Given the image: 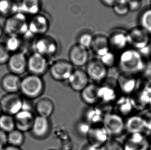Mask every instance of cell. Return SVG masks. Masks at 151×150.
Masks as SVG:
<instances>
[{
  "label": "cell",
  "mask_w": 151,
  "mask_h": 150,
  "mask_svg": "<svg viewBox=\"0 0 151 150\" xmlns=\"http://www.w3.org/2000/svg\"><path fill=\"white\" fill-rule=\"evenodd\" d=\"M4 33V31H3V29H2L1 26H0V38L2 37V35Z\"/></svg>",
  "instance_id": "cell-48"
},
{
  "label": "cell",
  "mask_w": 151,
  "mask_h": 150,
  "mask_svg": "<svg viewBox=\"0 0 151 150\" xmlns=\"http://www.w3.org/2000/svg\"><path fill=\"white\" fill-rule=\"evenodd\" d=\"M101 150H124L123 144L116 139L110 138L101 147Z\"/></svg>",
  "instance_id": "cell-39"
},
{
  "label": "cell",
  "mask_w": 151,
  "mask_h": 150,
  "mask_svg": "<svg viewBox=\"0 0 151 150\" xmlns=\"http://www.w3.org/2000/svg\"><path fill=\"white\" fill-rule=\"evenodd\" d=\"M131 96L133 106L135 110H144L149 106L151 98V86H145L139 90L137 89Z\"/></svg>",
  "instance_id": "cell-21"
},
{
  "label": "cell",
  "mask_w": 151,
  "mask_h": 150,
  "mask_svg": "<svg viewBox=\"0 0 151 150\" xmlns=\"http://www.w3.org/2000/svg\"><path fill=\"white\" fill-rule=\"evenodd\" d=\"M19 5V12L32 16L39 14L42 8L41 0H21Z\"/></svg>",
  "instance_id": "cell-30"
},
{
  "label": "cell",
  "mask_w": 151,
  "mask_h": 150,
  "mask_svg": "<svg viewBox=\"0 0 151 150\" xmlns=\"http://www.w3.org/2000/svg\"><path fill=\"white\" fill-rule=\"evenodd\" d=\"M8 144L13 146L20 147L25 141L24 133L15 129L7 134Z\"/></svg>",
  "instance_id": "cell-32"
},
{
  "label": "cell",
  "mask_w": 151,
  "mask_h": 150,
  "mask_svg": "<svg viewBox=\"0 0 151 150\" xmlns=\"http://www.w3.org/2000/svg\"><path fill=\"white\" fill-rule=\"evenodd\" d=\"M19 12V5L14 0H0V14L9 16Z\"/></svg>",
  "instance_id": "cell-31"
},
{
  "label": "cell",
  "mask_w": 151,
  "mask_h": 150,
  "mask_svg": "<svg viewBox=\"0 0 151 150\" xmlns=\"http://www.w3.org/2000/svg\"><path fill=\"white\" fill-rule=\"evenodd\" d=\"M81 150H101V148L87 142L82 146Z\"/></svg>",
  "instance_id": "cell-45"
},
{
  "label": "cell",
  "mask_w": 151,
  "mask_h": 150,
  "mask_svg": "<svg viewBox=\"0 0 151 150\" xmlns=\"http://www.w3.org/2000/svg\"><path fill=\"white\" fill-rule=\"evenodd\" d=\"M75 67L65 60H58L50 65L49 72L52 79L58 82L67 81Z\"/></svg>",
  "instance_id": "cell-7"
},
{
  "label": "cell",
  "mask_w": 151,
  "mask_h": 150,
  "mask_svg": "<svg viewBox=\"0 0 151 150\" xmlns=\"http://www.w3.org/2000/svg\"><path fill=\"white\" fill-rule=\"evenodd\" d=\"M125 132L128 134L145 133V125L141 115H132L125 120Z\"/></svg>",
  "instance_id": "cell-27"
},
{
  "label": "cell",
  "mask_w": 151,
  "mask_h": 150,
  "mask_svg": "<svg viewBox=\"0 0 151 150\" xmlns=\"http://www.w3.org/2000/svg\"><path fill=\"white\" fill-rule=\"evenodd\" d=\"M29 22L27 16L21 12L17 13L7 19L3 31L8 36H17L29 35Z\"/></svg>",
  "instance_id": "cell-3"
},
{
  "label": "cell",
  "mask_w": 151,
  "mask_h": 150,
  "mask_svg": "<svg viewBox=\"0 0 151 150\" xmlns=\"http://www.w3.org/2000/svg\"><path fill=\"white\" fill-rule=\"evenodd\" d=\"M86 66L85 71L92 82L100 84L107 78L108 69L99 59L90 60Z\"/></svg>",
  "instance_id": "cell-9"
},
{
  "label": "cell",
  "mask_w": 151,
  "mask_h": 150,
  "mask_svg": "<svg viewBox=\"0 0 151 150\" xmlns=\"http://www.w3.org/2000/svg\"><path fill=\"white\" fill-rule=\"evenodd\" d=\"M105 111L100 106H88L84 110L82 119L89 124L91 126L102 125Z\"/></svg>",
  "instance_id": "cell-20"
},
{
  "label": "cell",
  "mask_w": 151,
  "mask_h": 150,
  "mask_svg": "<svg viewBox=\"0 0 151 150\" xmlns=\"http://www.w3.org/2000/svg\"><path fill=\"white\" fill-rule=\"evenodd\" d=\"M55 150V149H50V150Z\"/></svg>",
  "instance_id": "cell-53"
},
{
  "label": "cell",
  "mask_w": 151,
  "mask_h": 150,
  "mask_svg": "<svg viewBox=\"0 0 151 150\" xmlns=\"http://www.w3.org/2000/svg\"><path fill=\"white\" fill-rule=\"evenodd\" d=\"M112 7L114 12L120 16H124L129 12L128 4H116Z\"/></svg>",
  "instance_id": "cell-40"
},
{
  "label": "cell",
  "mask_w": 151,
  "mask_h": 150,
  "mask_svg": "<svg viewBox=\"0 0 151 150\" xmlns=\"http://www.w3.org/2000/svg\"><path fill=\"white\" fill-rule=\"evenodd\" d=\"M149 108L150 110L151 111V98L150 100L149 104Z\"/></svg>",
  "instance_id": "cell-49"
},
{
  "label": "cell",
  "mask_w": 151,
  "mask_h": 150,
  "mask_svg": "<svg viewBox=\"0 0 151 150\" xmlns=\"http://www.w3.org/2000/svg\"><path fill=\"white\" fill-rule=\"evenodd\" d=\"M8 144L7 133L0 130V150Z\"/></svg>",
  "instance_id": "cell-44"
},
{
  "label": "cell",
  "mask_w": 151,
  "mask_h": 150,
  "mask_svg": "<svg viewBox=\"0 0 151 150\" xmlns=\"http://www.w3.org/2000/svg\"><path fill=\"white\" fill-rule=\"evenodd\" d=\"M45 90V83L42 77L29 74L21 79L20 91L26 99H37L44 93Z\"/></svg>",
  "instance_id": "cell-2"
},
{
  "label": "cell",
  "mask_w": 151,
  "mask_h": 150,
  "mask_svg": "<svg viewBox=\"0 0 151 150\" xmlns=\"http://www.w3.org/2000/svg\"><path fill=\"white\" fill-rule=\"evenodd\" d=\"M119 91L123 95L130 96L138 89V80L136 76L120 73L116 79Z\"/></svg>",
  "instance_id": "cell-16"
},
{
  "label": "cell",
  "mask_w": 151,
  "mask_h": 150,
  "mask_svg": "<svg viewBox=\"0 0 151 150\" xmlns=\"http://www.w3.org/2000/svg\"><path fill=\"white\" fill-rule=\"evenodd\" d=\"M10 56V53L7 50L4 44H0V65L7 64Z\"/></svg>",
  "instance_id": "cell-41"
},
{
  "label": "cell",
  "mask_w": 151,
  "mask_h": 150,
  "mask_svg": "<svg viewBox=\"0 0 151 150\" xmlns=\"http://www.w3.org/2000/svg\"><path fill=\"white\" fill-rule=\"evenodd\" d=\"M23 99L18 93L7 94L0 101L2 112L14 116L22 110Z\"/></svg>",
  "instance_id": "cell-12"
},
{
  "label": "cell",
  "mask_w": 151,
  "mask_h": 150,
  "mask_svg": "<svg viewBox=\"0 0 151 150\" xmlns=\"http://www.w3.org/2000/svg\"><path fill=\"white\" fill-rule=\"evenodd\" d=\"M102 126L110 138L119 137L126 132L124 118L113 110L105 113Z\"/></svg>",
  "instance_id": "cell-4"
},
{
  "label": "cell",
  "mask_w": 151,
  "mask_h": 150,
  "mask_svg": "<svg viewBox=\"0 0 151 150\" xmlns=\"http://www.w3.org/2000/svg\"><path fill=\"white\" fill-rule=\"evenodd\" d=\"M98 59L108 69L114 67L117 64L118 57L115 53L111 50Z\"/></svg>",
  "instance_id": "cell-37"
},
{
  "label": "cell",
  "mask_w": 151,
  "mask_h": 150,
  "mask_svg": "<svg viewBox=\"0 0 151 150\" xmlns=\"http://www.w3.org/2000/svg\"><path fill=\"white\" fill-rule=\"evenodd\" d=\"M67 82L73 91L80 93L90 83V79L85 70L81 68H76Z\"/></svg>",
  "instance_id": "cell-18"
},
{
  "label": "cell",
  "mask_w": 151,
  "mask_h": 150,
  "mask_svg": "<svg viewBox=\"0 0 151 150\" xmlns=\"http://www.w3.org/2000/svg\"><path fill=\"white\" fill-rule=\"evenodd\" d=\"M22 44L20 38L17 36H8L4 45L9 53L18 52Z\"/></svg>",
  "instance_id": "cell-36"
},
{
  "label": "cell",
  "mask_w": 151,
  "mask_h": 150,
  "mask_svg": "<svg viewBox=\"0 0 151 150\" xmlns=\"http://www.w3.org/2000/svg\"><path fill=\"white\" fill-rule=\"evenodd\" d=\"M90 49L99 58L105 55L110 51L108 37L103 35L95 36Z\"/></svg>",
  "instance_id": "cell-29"
},
{
  "label": "cell",
  "mask_w": 151,
  "mask_h": 150,
  "mask_svg": "<svg viewBox=\"0 0 151 150\" xmlns=\"http://www.w3.org/2000/svg\"><path fill=\"white\" fill-rule=\"evenodd\" d=\"M1 150H22L20 147L13 146L9 144H7L6 146H4Z\"/></svg>",
  "instance_id": "cell-47"
},
{
  "label": "cell",
  "mask_w": 151,
  "mask_h": 150,
  "mask_svg": "<svg viewBox=\"0 0 151 150\" xmlns=\"http://www.w3.org/2000/svg\"><path fill=\"white\" fill-rule=\"evenodd\" d=\"M21 81L19 76L10 73L2 78L1 85L7 94H17L20 91Z\"/></svg>",
  "instance_id": "cell-26"
},
{
  "label": "cell",
  "mask_w": 151,
  "mask_h": 150,
  "mask_svg": "<svg viewBox=\"0 0 151 150\" xmlns=\"http://www.w3.org/2000/svg\"><path fill=\"white\" fill-rule=\"evenodd\" d=\"M139 26L151 35V7L143 10L139 17Z\"/></svg>",
  "instance_id": "cell-34"
},
{
  "label": "cell",
  "mask_w": 151,
  "mask_h": 150,
  "mask_svg": "<svg viewBox=\"0 0 151 150\" xmlns=\"http://www.w3.org/2000/svg\"><path fill=\"white\" fill-rule=\"evenodd\" d=\"M110 137L102 125L91 126L86 139L88 143L101 147Z\"/></svg>",
  "instance_id": "cell-22"
},
{
  "label": "cell",
  "mask_w": 151,
  "mask_h": 150,
  "mask_svg": "<svg viewBox=\"0 0 151 150\" xmlns=\"http://www.w3.org/2000/svg\"><path fill=\"white\" fill-rule=\"evenodd\" d=\"M129 10L132 12H135L139 10L141 8V1H135V0H129L128 3Z\"/></svg>",
  "instance_id": "cell-43"
},
{
  "label": "cell",
  "mask_w": 151,
  "mask_h": 150,
  "mask_svg": "<svg viewBox=\"0 0 151 150\" xmlns=\"http://www.w3.org/2000/svg\"><path fill=\"white\" fill-rule=\"evenodd\" d=\"M50 26L49 19L45 15L37 14L29 22V35L40 37L46 35Z\"/></svg>",
  "instance_id": "cell-14"
},
{
  "label": "cell",
  "mask_w": 151,
  "mask_h": 150,
  "mask_svg": "<svg viewBox=\"0 0 151 150\" xmlns=\"http://www.w3.org/2000/svg\"><path fill=\"white\" fill-rule=\"evenodd\" d=\"M15 129L14 116L7 114H2L0 115V130L8 134Z\"/></svg>",
  "instance_id": "cell-33"
},
{
  "label": "cell",
  "mask_w": 151,
  "mask_h": 150,
  "mask_svg": "<svg viewBox=\"0 0 151 150\" xmlns=\"http://www.w3.org/2000/svg\"><path fill=\"white\" fill-rule=\"evenodd\" d=\"M34 52L48 59L57 54L58 44L55 39L45 35L38 37L34 44Z\"/></svg>",
  "instance_id": "cell-6"
},
{
  "label": "cell",
  "mask_w": 151,
  "mask_h": 150,
  "mask_svg": "<svg viewBox=\"0 0 151 150\" xmlns=\"http://www.w3.org/2000/svg\"><path fill=\"white\" fill-rule=\"evenodd\" d=\"M35 116L34 112L21 110L14 116L16 129L24 133L30 131Z\"/></svg>",
  "instance_id": "cell-23"
},
{
  "label": "cell",
  "mask_w": 151,
  "mask_h": 150,
  "mask_svg": "<svg viewBox=\"0 0 151 150\" xmlns=\"http://www.w3.org/2000/svg\"><path fill=\"white\" fill-rule=\"evenodd\" d=\"M48 59L34 52L27 57V71L30 74L42 77L47 73L49 69Z\"/></svg>",
  "instance_id": "cell-10"
},
{
  "label": "cell",
  "mask_w": 151,
  "mask_h": 150,
  "mask_svg": "<svg viewBox=\"0 0 151 150\" xmlns=\"http://www.w3.org/2000/svg\"><path fill=\"white\" fill-rule=\"evenodd\" d=\"M135 1H141V0H135Z\"/></svg>",
  "instance_id": "cell-54"
},
{
  "label": "cell",
  "mask_w": 151,
  "mask_h": 150,
  "mask_svg": "<svg viewBox=\"0 0 151 150\" xmlns=\"http://www.w3.org/2000/svg\"><path fill=\"white\" fill-rule=\"evenodd\" d=\"M150 5H151L150 7H151V0H150Z\"/></svg>",
  "instance_id": "cell-52"
},
{
  "label": "cell",
  "mask_w": 151,
  "mask_h": 150,
  "mask_svg": "<svg viewBox=\"0 0 151 150\" xmlns=\"http://www.w3.org/2000/svg\"><path fill=\"white\" fill-rule=\"evenodd\" d=\"M149 150H151V148Z\"/></svg>",
  "instance_id": "cell-55"
},
{
  "label": "cell",
  "mask_w": 151,
  "mask_h": 150,
  "mask_svg": "<svg viewBox=\"0 0 151 150\" xmlns=\"http://www.w3.org/2000/svg\"><path fill=\"white\" fill-rule=\"evenodd\" d=\"M91 126L85 120L81 119L76 122L74 125V131L78 137L81 138H86L90 131Z\"/></svg>",
  "instance_id": "cell-35"
},
{
  "label": "cell",
  "mask_w": 151,
  "mask_h": 150,
  "mask_svg": "<svg viewBox=\"0 0 151 150\" xmlns=\"http://www.w3.org/2000/svg\"><path fill=\"white\" fill-rule=\"evenodd\" d=\"M93 38L94 36L89 32L82 33L78 37L77 43L81 46L89 49L92 44Z\"/></svg>",
  "instance_id": "cell-38"
},
{
  "label": "cell",
  "mask_w": 151,
  "mask_h": 150,
  "mask_svg": "<svg viewBox=\"0 0 151 150\" xmlns=\"http://www.w3.org/2000/svg\"><path fill=\"white\" fill-rule=\"evenodd\" d=\"M119 93L116 80L108 81L107 78L104 82L99 84V104L103 106H113L120 96Z\"/></svg>",
  "instance_id": "cell-5"
},
{
  "label": "cell",
  "mask_w": 151,
  "mask_h": 150,
  "mask_svg": "<svg viewBox=\"0 0 151 150\" xmlns=\"http://www.w3.org/2000/svg\"><path fill=\"white\" fill-rule=\"evenodd\" d=\"M124 150H149V138L145 133L128 134L123 143Z\"/></svg>",
  "instance_id": "cell-13"
},
{
  "label": "cell",
  "mask_w": 151,
  "mask_h": 150,
  "mask_svg": "<svg viewBox=\"0 0 151 150\" xmlns=\"http://www.w3.org/2000/svg\"><path fill=\"white\" fill-rule=\"evenodd\" d=\"M70 62L74 67L81 68L86 66L89 61V49L76 43L70 49L69 51Z\"/></svg>",
  "instance_id": "cell-15"
},
{
  "label": "cell",
  "mask_w": 151,
  "mask_h": 150,
  "mask_svg": "<svg viewBox=\"0 0 151 150\" xmlns=\"http://www.w3.org/2000/svg\"><path fill=\"white\" fill-rule=\"evenodd\" d=\"M116 65L120 73L134 76L142 73L146 67L145 59L141 54L131 47L120 53Z\"/></svg>",
  "instance_id": "cell-1"
},
{
  "label": "cell",
  "mask_w": 151,
  "mask_h": 150,
  "mask_svg": "<svg viewBox=\"0 0 151 150\" xmlns=\"http://www.w3.org/2000/svg\"><path fill=\"white\" fill-rule=\"evenodd\" d=\"M99 84L90 82L80 92V97L82 101L88 106H98L99 104L98 95Z\"/></svg>",
  "instance_id": "cell-24"
},
{
  "label": "cell",
  "mask_w": 151,
  "mask_h": 150,
  "mask_svg": "<svg viewBox=\"0 0 151 150\" xmlns=\"http://www.w3.org/2000/svg\"><path fill=\"white\" fill-rule=\"evenodd\" d=\"M111 51L120 53L129 45L128 31L118 30L113 31L108 37Z\"/></svg>",
  "instance_id": "cell-19"
},
{
  "label": "cell",
  "mask_w": 151,
  "mask_h": 150,
  "mask_svg": "<svg viewBox=\"0 0 151 150\" xmlns=\"http://www.w3.org/2000/svg\"><path fill=\"white\" fill-rule=\"evenodd\" d=\"M104 5L108 7H113L116 4L117 0H100Z\"/></svg>",
  "instance_id": "cell-46"
},
{
  "label": "cell",
  "mask_w": 151,
  "mask_h": 150,
  "mask_svg": "<svg viewBox=\"0 0 151 150\" xmlns=\"http://www.w3.org/2000/svg\"><path fill=\"white\" fill-rule=\"evenodd\" d=\"M129 45L140 51L150 45L151 35L141 27H135L128 31Z\"/></svg>",
  "instance_id": "cell-8"
},
{
  "label": "cell",
  "mask_w": 151,
  "mask_h": 150,
  "mask_svg": "<svg viewBox=\"0 0 151 150\" xmlns=\"http://www.w3.org/2000/svg\"><path fill=\"white\" fill-rule=\"evenodd\" d=\"M149 138L150 142L151 147V133H150V137H149Z\"/></svg>",
  "instance_id": "cell-50"
},
{
  "label": "cell",
  "mask_w": 151,
  "mask_h": 150,
  "mask_svg": "<svg viewBox=\"0 0 151 150\" xmlns=\"http://www.w3.org/2000/svg\"><path fill=\"white\" fill-rule=\"evenodd\" d=\"M55 110V105L53 100L47 97L39 99L34 105V111L37 116L50 118Z\"/></svg>",
  "instance_id": "cell-28"
},
{
  "label": "cell",
  "mask_w": 151,
  "mask_h": 150,
  "mask_svg": "<svg viewBox=\"0 0 151 150\" xmlns=\"http://www.w3.org/2000/svg\"><path fill=\"white\" fill-rule=\"evenodd\" d=\"M7 64L10 73L19 76L27 71V57L22 52L18 51L10 55Z\"/></svg>",
  "instance_id": "cell-17"
},
{
  "label": "cell",
  "mask_w": 151,
  "mask_h": 150,
  "mask_svg": "<svg viewBox=\"0 0 151 150\" xmlns=\"http://www.w3.org/2000/svg\"><path fill=\"white\" fill-rule=\"evenodd\" d=\"M2 109H1V105H0V115L2 114Z\"/></svg>",
  "instance_id": "cell-51"
},
{
  "label": "cell",
  "mask_w": 151,
  "mask_h": 150,
  "mask_svg": "<svg viewBox=\"0 0 151 150\" xmlns=\"http://www.w3.org/2000/svg\"><path fill=\"white\" fill-rule=\"evenodd\" d=\"M112 106L114 112L124 118L132 115V113L135 110L129 96H119Z\"/></svg>",
  "instance_id": "cell-25"
},
{
  "label": "cell",
  "mask_w": 151,
  "mask_h": 150,
  "mask_svg": "<svg viewBox=\"0 0 151 150\" xmlns=\"http://www.w3.org/2000/svg\"><path fill=\"white\" fill-rule=\"evenodd\" d=\"M141 115L143 118L145 122V131L151 133V111L150 110L147 111Z\"/></svg>",
  "instance_id": "cell-42"
},
{
  "label": "cell",
  "mask_w": 151,
  "mask_h": 150,
  "mask_svg": "<svg viewBox=\"0 0 151 150\" xmlns=\"http://www.w3.org/2000/svg\"><path fill=\"white\" fill-rule=\"evenodd\" d=\"M52 131L50 118L36 116L30 132L31 135L37 140H44L49 137Z\"/></svg>",
  "instance_id": "cell-11"
}]
</instances>
